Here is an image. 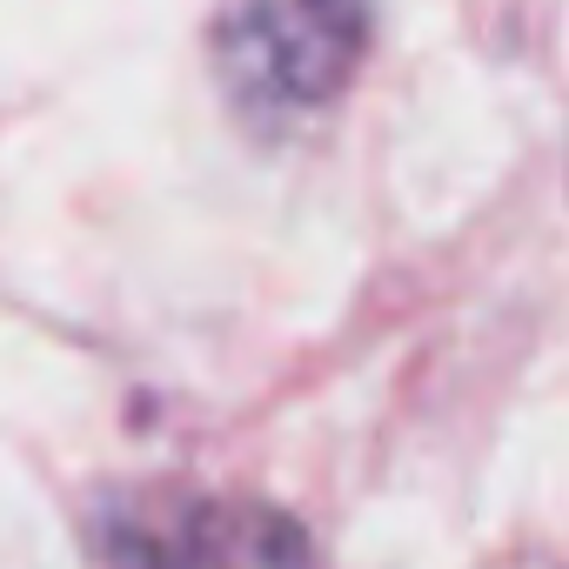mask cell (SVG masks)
Segmentation results:
<instances>
[{
	"label": "cell",
	"mask_w": 569,
	"mask_h": 569,
	"mask_svg": "<svg viewBox=\"0 0 569 569\" xmlns=\"http://www.w3.org/2000/svg\"><path fill=\"white\" fill-rule=\"evenodd\" d=\"M369 48V0H234L214 28V61L254 121L329 108Z\"/></svg>",
	"instance_id": "cell-2"
},
{
	"label": "cell",
	"mask_w": 569,
	"mask_h": 569,
	"mask_svg": "<svg viewBox=\"0 0 569 569\" xmlns=\"http://www.w3.org/2000/svg\"><path fill=\"white\" fill-rule=\"evenodd\" d=\"M88 529L108 569H322L289 509L188 482L108 489Z\"/></svg>",
	"instance_id": "cell-1"
}]
</instances>
